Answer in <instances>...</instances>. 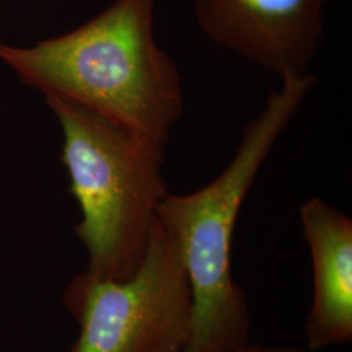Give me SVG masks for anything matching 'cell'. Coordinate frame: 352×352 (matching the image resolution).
Masks as SVG:
<instances>
[{"label":"cell","mask_w":352,"mask_h":352,"mask_svg":"<svg viewBox=\"0 0 352 352\" xmlns=\"http://www.w3.org/2000/svg\"><path fill=\"white\" fill-rule=\"evenodd\" d=\"M155 0H115L74 30L0 60L45 97L74 102L166 149L184 113L183 80L154 34Z\"/></svg>","instance_id":"1"},{"label":"cell","mask_w":352,"mask_h":352,"mask_svg":"<svg viewBox=\"0 0 352 352\" xmlns=\"http://www.w3.org/2000/svg\"><path fill=\"white\" fill-rule=\"evenodd\" d=\"M292 118L289 102L266 98L223 171L195 192H168L157 209L179 247L192 291L186 352H239L251 343L248 299L232 277L234 231L250 189Z\"/></svg>","instance_id":"2"},{"label":"cell","mask_w":352,"mask_h":352,"mask_svg":"<svg viewBox=\"0 0 352 352\" xmlns=\"http://www.w3.org/2000/svg\"><path fill=\"white\" fill-rule=\"evenodd\" d=\"M62 129L63 162L81 210L75 232L85 273L126 279L144 260L160 204L168 193L164 153L88 109L46 97Z\"/></svg>","instance_id":"3"},{"label":"cell","mask_w":352,"mask_h":352,"mask_svg":"<svg viewBox=\"0 0 352 352\" xmlns=\"http://www.w3.org/2000/svg\"><path fill=\"white\" fill-rule=\"evenodd\" d=\"M63 302L80 327L67 352H186L193 300L174 236L155 217L144 260L126 279L81 272Z\"/></svg>","instance_id":"4"},{"label":"cell","mask_w":352,"mask_h":352,"mask_svg":"<svg viewBox=\"0 0 352 352\" xmlns=\"http://www.w3.org/2000/svg\"><path fill=\"white\" fill-rule=\"evenodd\" d=\"M329 0H192L204 36L280 80L308 75Z\"/></svg>","instance_id":"5"},{"label":"cell","mask_w":352,"mask_h":352,"mask_svg":"<svg viewBox=\"0 0 352 352\" xmlns=\"http://www.w3.org/2000/svg\"><path fill=\"white\" fill-rule=\"evenodd\" d=\"M311 253L314 292L305 318L307 349L318 351L352 340V219L320 197L299 210Z\"/></svg>","instance_id":"6"},{"label":"cell","mask_w":352,"mask_h":352,"mask_svg":"<svg viewBox=\"0 0 352 352\" xmlns=\"http://www.w3.org/2000/svg\"><path fill=\"white\" fill-rule=\"evenodd\" d=\"M239 352H308L302 347L295 346H273V344H263L251 342L245 349Z\"/></svg>","instance_id":"7"}]
</instances>
